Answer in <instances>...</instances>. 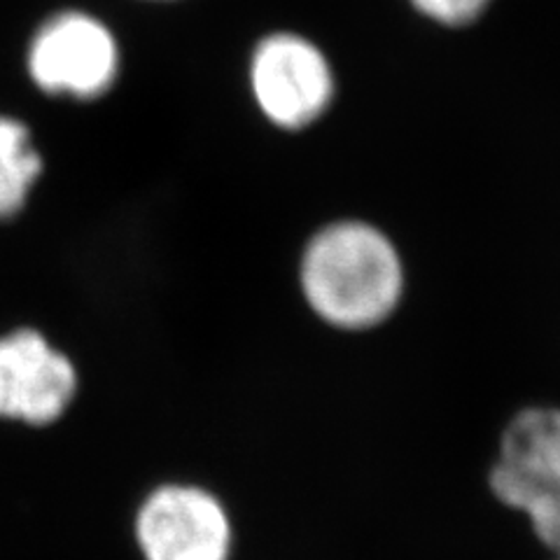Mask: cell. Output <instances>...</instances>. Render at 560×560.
I'll use <instances>...</instances> for the list:
<instances>
[{
    "label": "cell",
    "instance_id": "obj_8",
    "mask_svg": "<svg viewBox=\"0 0 560 560\" xmlns=\"http://www.w3.org/2000/svg\"><path fill=\"white\" fill-rule=\"evenodd\" d=\"M423 20L444 28H465L479 22L493 0H409Z\"/></svg>",
    "mask_w": 560,
    "mask_h": 560
},
{
    "label": "cell",
    "instance_id": "obj_4",
    "mask_svg": "<svg viewBox=\"0 0 560 560\" xmlns=\"http://www.w3.org/2000/svg\"><path fill=\"white\" fill-rule=\"evenodd\" d=\"M115 33L92 14L59 12L35 31L26 51L31 82L47 96L94 101L119 78Z\"/></svg>",
    "mask_w": 560,
    "mask_h": 560
},
{
    "label": "cell",
    "instance_id": "obj_9",
    "mask_svg": "<svg viewBox=\"0 0 560 560\" xmlns=\"http://www.w3.org/2000/svg\"><path fill=\"white\" fill-rule=\"evenodd\" d=\"M553 551H556V556H558V560H560V545H558Z\"/></svg>",
    "mask_w": 560,
    "mask_h": 560
},
{
    "label": "cell",
    "instance_id": "obj_1",
    "mask_svg": "<svg viewBox=\"0 0 560 560\" xmlns=\"http://www.w3.org/2000/svg\"><path fill=\"white\" fill-rule=\"evenodd\" d=\"M306 308L346 335L378 329L407 294V265L393 236L362 218H339L315 230L296 265Z\"/></svg>",
    "mask_w": 560,
    "mask_h": 560
},
{
    "label": "cell",
    "instance_id": "obj_6",
    "mask_svg": "<svg viewBox=\"0 0 560 560\" xmlns=\"http://www.w3.org/2000/svg\"><path fill=\"white\" fill-rule=\"evenodd\" d=\"M78 366L43 331L16 327L0 337V418L45 428L70 409Z\"/></svg>",
    "mask_w": 560,
    "mask_h": 560
},
{
    "label": "cell",
    "instance_id": "obj_2",
    "mask_svg": "<svg viewBox=\"0 0 560 560\" xmlns=\"http://www.w3.org/2000/svg\"><path fill=\"white\" fill-rule=\"evenodd\" d=\"M488 488L528 518L539 541L560 545V407L530 405L506 420Z\"/></svg>",
    "mask_w": 560,
    "mask_h": 560
},
{
    "label": "cell",
    "instance_id": "obj_7",
    "mask_svg": "<svg viewBox=\"0 0 560 560\" xmlns=\"http://www.w3.org/2000/svg\"><path fill=\"white\" fill-rule=\"evenodd\" d=\"M43 156L22 119L0 115V220H12L28 203L43 175Z\"/></svg>",
    "mask_w": 560,
    "mask_h": 560
},
{
    "label": "cell",
    "instance_id": "obj_5",
    "mask_svg": "<svg viewBox=\"0 0 560 560\" xmlns=\"http://www.w3.org/2000/svg\"><path fill=\"white\" fill-rule=\"evenodd\" d=\"M136 541L145 560H230L232 521L210 490L164 483L140 504Z\"/></svg>",
    "mask_w": 560,
    "mask_h": 560
},
{
    "label": "cell",
    "instance_id": "obj_3",
    "mask_svg": "<svg viewBox=\"0 0 560 560\" xmlns=\"http://www.w3.org/2000/svg\"><path fill=\"white\" fill-rule=\"evenodd\" d=\"M248 90L269 127L300 133L331 110L337 73L325 49L296 31L261 35L248 59Z\"/></svg>",
    "mask_w": 560,
    "mask_h": 560
}]
</instances>
